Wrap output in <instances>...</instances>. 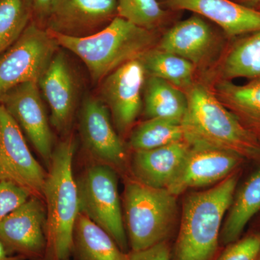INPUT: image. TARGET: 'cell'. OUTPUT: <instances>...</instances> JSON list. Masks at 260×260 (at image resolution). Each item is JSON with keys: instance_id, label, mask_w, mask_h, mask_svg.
<instances>
[{"instance_id": "obj_1", "label": "cell", "mask_w": 260, "mask_h": 260, "mask_svg": "<svg viewBox=\"0 0 260 260\" xmlns=\"http://www.w3.org/2000/svg\"><path fill=\"white\" fill-rule=\"evenodd\" d=\"M184 92L188 107L182 126L184 140L190 146L220 149L244 160H260L258 137L218 100L211 89L194 83Z\"/></svg>"}, {"instance_id": "obj_2", "label": "cell", "mask_w": 260, "mask_h": 260, "mask_svg": "<svg viewBox=\"0 0 260 260\" xmlns=\"http://www.w3.org/2000/svg\"><path fill=\"white\" fill-rule=\"evenodd\" d=\"M73 135L53 151L43 198L47 212L46 251L42 260H69L73 254V233L80 213L78 184L73 175L75 151Z\"/></svg>"}, {"instance_id": "obj_3", "label": "cell", "mask_w": 260, "mask_h": 260, "mask_svg": "<svg viewBox=\"0 0 260 260\" xmlns=\"http://www.w3.org/2000/svg\"><path fill=\"white\" fill-rule=\"evenodd\" d=\"M237 171L208 190L190 193L182 205L172 260H215L225 213L234 199Z\"/></svg>"}, {"instance_id": "obj_4", "label": "cell", "mask_w": 260, "mask_h": 260, "mask_svg": "<svg viewBox=\"0 0 260 260\" xmlns=\"http://www.w3.org/2000/svg\"><path fill=\"white\" fill-rule=\"evenodd\" d=\"M49 32L59 47L83 61L94 83L102 82L127 61L138 59L158 43L155 31L140 28L119 16L88 37H68Z\"/></svg>"}, {"instance_id": "obj_5", "label": "cell", "mask_w": 260, "mask_h": 260, "mask_svg": "<svg viewBox=\"0 0 260 260\" xmlns=\"http://www.w3.org/2000/svg\"><path fill=\"white\" fill-rule=\"evenodd\" d=\"M176 195L139 181H126L124 194V225L131 251L167 242L177 220Z\"/></svg>"}, {"instance_id": "obj_6", "label": "cell", "mask_w": 260, "mask_h": 260, "mask_svg": "<svg viewBox=\"0 0 260 260\" xmlns=\"http://www.w3.org/2000/svg\"><path fill=\"white\" fill-rule=\"evenodd\" d=\"M80 212L104 229L128 253L129 242L121 210L118 178L114 168L91 166L77 181Z\"/></svg>"}, {"instance_id": "obj_7", "label": "cell", "mask_w": 260, "mask_h": 260, "mask_svg": "<svg viewBox=\"0 0 260 260\" xmlns=\"http://www.w3.org/2000/svg\"><path fill=\"white\" fill-rule=\"evenodd\" d=\"M59 48L49 30L32 19L18 40L0 56V97L21 84L38 83Z\"/></svg>"}, {"instance_id": "obj_8", "label": "cell", "mask_w": 260, "mask_h": 260, "mask_svg": "<svg viewBox=\"0 0 260 260\" xmlns=\"http://www.w3.org/2000/svg\"><path fill=\"white\" fill-rule=\"evenodd\" d=\"M47 173L28 148L18 123L0 104V181H9L43 198Z\"/></svg>"}, {"instance_id": "obj_9", "label": "cell", "mask_w": 260, "mask_h": 260, "mask_svg": "<svg viewBox=\"0 0 260 260\" xmlns=\"http://www.w3.org/2000/svg\"><path fill=\"white\" fill-rule=\"evenodd\" d=\"M146 76L138 58L121 65L102 81L101 99L119 134L125 135L131 129L141 112Z\"/></svg>"}, {"instance_id": "obj_10", "label": "cell", "mask_w": 260, "mask_h": 260, "mask_svg": "<svg viewBox=\"0 0 260 260\" xmlns=\"http://www.w3.org/2000/svg\"><path fill=\"white\" fill-rule=\"evenodd\" d=\"M111 118L102 99L92 95L85 98L80 111V137L84 148L100 164L124 170L127 160L126 149Z\"/></svg>"}, {"instance_id": "obj_11", "label": "cell", "mask_w": 260, "mask_h": 260, "mask_svg": "<svg viewBox=\"0 0 260 260\" xmlns=\"http://www.w3.org/2000/svg\"><path fill=\"white\" fill-rule=\"evenodd\" d=\"M46 223L44 200L31 196L0 223V242L11 254L42 260L47 244Z\"/></svg>"}, {"instance_id": "obj_12", "label": "cell", "mask_w": 260, "mask_h": 260, "mask_svg": "<svg viewBox=\"0 0 260 260\" xmlns=\"http://www.w3.org/2000/svg\"><path fill=\"white\" fill-rule=\"evenodd\" d=\"M39 90L37 83L21 84L0 97V104L18 123L49 167L54 149V138Z\"/></svg>"}, {"instance_id": "obj_13", "label": "cell", "mask_w": 260, "mask_h": 260, "mask_svg": "<svg viewBox=\"0 0 260 260\" xmlns=\"http://www.w3.org/2000/svg\"><path fill=\"white\" fill-rule=\"evenodd\" d=\"M116 16L117 0H55L45 28L68 37H88Z\"/></svg>"}, {"instance_id": "obj_14", "label": "cell", "mask_w": 260, "mask_h": 260, "mask_svg": "<svg viewBox=\"0 0 260 260\" xmlns=\"http://www.w3.org/2000/svg\"><path fill=\"white\" fill-rule=\"evenodd\" d=\"M244 160L232 152L190 146L177 177L167 189L178 196L189 189L218 184L237 172Z\"/></svg>"}, {"instance_id": "obj_15", "label": "cell", "mask_w": 260, "mask_h": 260, "mask_svg": "<svg viewBox=\"0 0 260 260\" xmlns=\"http://www.w3.org/2000/svg\"><path fill=\"white\" fill-rule=\"evenodd\" d=\"M50 108V122L59 133H68L73 123L78 85L64 53L58 51L38 82Z\"/></svg>"}, {"instance_id": "obj_16", "label": "cell", "mask_w": 260, "mask_h": 260, "mask_svg": "<svg viewBox=\"0 0 260 260\" xmlns=\"http://www.w3.org/2000/svg\"><path fill=\"white\" fill-rule=\"evenodd\" d=\"M218 42L209 24L195 15L169 29L155 47L184 58L197 68L212 59L218 49Z\"/></svg>"}, {"instance_id": "obj_17", "label": "cell", "mask_w": 260, "mask_h": 260, "mask_svg": "<svg viewBox=\"0 0 260 260\" xmlns=\"http://www.w3.org/2000/svg\"><path fill=\"white\" fill-rule=\"evenodd\" d=\"M172 10H189L209 19L231 37L260 30V12L233 0H159Z\"/></svg>"}, {"instance_id": "obj_18", "label": "cell", "mask_w": 260, "mask_h": 260, "mask_svg": "<svg viewBox=\"0 0 260 260\" xmlns=\"http://www.w3.org/2000/svg\"><path fill=\"white\" fill-rule=\"evenodd\" d=\"M189 148V143L182 140L158 148L134 151L130 169L135 180L150 187L167 189L177 177Z\"/></svg>"}, {"instance_id": "obj_19", "label": "cell", "mask_w": 260, "mask_h": 260, "mask_svg": "<svg viewBox=\"0 0 260 260\" xmlns=\"http://www.w3.org/2000/svg\"><path fill=\"white\" fill-rule=\"evenodd\" d=\"M73 254L77 260H129L104 229L80 213L73 233Z\"/></svg>"}, {"instance_id": "obj_20", "label": "cell", "mask_w": 260, "mask_h": 260, "mask_svg": "<svg viewBox=\"0 0 260 260\" xmlns=\"http://www.w3.org/2000/svg\"><path fill=\"white\" fill-rule=\"evenodd\" d=\"M212 90L247 129L254 135L260 134V80L244 85L220 80Z\"/></svg>"}, {"instance_id": "obj_21", "label": "cell", "mask_w": 260, "mask_h": 260, "mask_svg": "<svg viewBox=\"0 0 260 260\" xmlns=\"http://www.w3.org/2000/svg\"><path fill=\"white\" fill-rule=\"evenodd\" d=\"M260 210V167L241 186L229 208L220 240L229 245L240 239L244 229Z\"/></svg>"}, {"instance_id": "obj_22", "label": "cell", "mask_w": 260, "mask_h": 260, "mask_svg": "<svg viewBox=\"0 0 260 260\" xmlns=\"http://www.w3.org/2000/svg\"><path fill=\"white\" fill-rule=\"evenodd\" d=\"M143 92L145 112L148 119L160 118L182 122L188 107L184 90L160 78L147 76Z\"/></svg>"}, {"instance_id": "obj_23", "label": "cell", "mask_w": 260, "mask_h": 260, "mask_svg": "<svg viewBox=\"0 0 260 260\" xmlns=\"http://www.w3.org/2000/svg\"><path fill=\"white\" fill-rule=\"evenodd\" d=\"M139 59L147 76L160 78L182 90H187L194 83L196 67L177 54L155 47L147 51Z\"/></svg>"}, {"instance_id": "obj_24", "label": "cell", "mask_w": 260, "mask_h": 260, "mask_svg": "<svg viewBox=\"0 0 260 260\" xmlns=\"http://www.w3.org/2000/svg\"><path fill=\"white\" fill-rule=\"evenodd\" d=\"M222 80L246 78L260 80V30L238 43L220 67Z\"/></svg>"}, {"instance_id": "obj_25", "label": "cell", "mask_w": 260, "mask_h": 260, "mask_svg": "<svg viewBox=\"0 0 260 260\" xmlns=\"http://www.w3.org/2000/svg\"><path fill=\"white\" fill-rule=\"evenodd\" d=\"M184 140L182 122L153 118L140 124L130 135L129 146L134 151L160 148Z\"/></svg>"}, {"instance_id": "obj_26", "label": "cell", "mask_w": 260, "mask_h": 260, "mask_svg": "<svg viewBox=\"0 0 260 260\" xmlns=\"http://www.w3.org/2000/svg\"><path fill=\"white\" fill-rule=\"evenodd\" d=\"M32 19V0H0V56L18 40Z\"/></svg>"}, {"instance_id": "obj_27", "label": "cell", "mask_w": 260, "mask_h": 260, "mask_svg": "<svg viewBox=\"0 0 260 260\" xmlns=\"http://www.w3.org/2000/svg\"><path fill=\"white\" fill-rule=\"evenodd\" d=\"M118 16L140 28L155 31L167 20L158 0H117Z\"/></svg>"}, {"instance_id": "obj_28", "label": "cell", "mask_w": 260, "mask_h": 260, "mask_svg": "<svg viewBox=\"0 0 260 260\" xmlns=\"http://www.w3.org/2000/svg\"><path fill=\"white\" fill-rule=\"evenodd\" d=\"M260 252V234L254 233L226 246L215 260H257Z\"/></svg>"}, {"instance_id": "obj_29", "label": "cell", "mask_w": 260, "mask_h": 260, "mask_svg": "<svg viewBox=\"0 0 260 260\" xmlns=\"http://www.w3.org/2000/svg\"><path fill=\"white\" fill-rule=\"evenodd\" d=\"M31 197L28 191L9 181H0V223Z\"/></svg>"}, {"instance_id": "obj_30", "label": "cell", "mask_w": 260, "mask_h": 260, "mask_svg": "<svg viewBox=\"0 0 260 260\" xmlns=\"http://www.w3.org/2000/svg\"><path fill=\"white\" fill-rule=\"evenodd\" d=\"M129 260H172V251L167 241L143 250L130 251Z\"/></svg>"}, {"instance_id": "obj_31", "label": "cell", "mask_w": 260, "mask_h": 260, "mask_svg": "<svg viewBox=\"0 0 260 260\" xmlns=\"http://www.w3.org/2000/svg\"><path fill=\"white\" fill-rule=\"evenodd\" d=\"M54 1L55 0H32L34 20L44 28Z\"/></svg>"}, {"instance_id": "obj_32", "label": "cell", "mask_w": 260, "mask_h": 260, "mask_svg": "<svg viewBox=\"0 0 260 260\" xmlns=\"http://www.w3.org/2000/svg\"><path fill=\"white\" fill-rule=\"evenodd\" d=\"M0 260H29L23 256L10 253L4 245L0 242Z\"/></svg>"}, {"instance_id": "obj_33", "label": "cell", "mask_w": 260, "mask_h": 260, "mask_svg": "<svg viewBox=\"0 0 260 260\" xmlns=\"http://www.w3.org/2000/svg\"><path fill=\"white\" fill-rule=\"evenodd\" d=\"M234 2H246V3H249V2H251V3H254V0H233Z\"/></svg>"}, {"instance_id": "obj_34", "label": "cell", "mask_w": 260, "mask_h": 260, "mask_svg": "<svg viewBox=\"0 0 260 260\" xmlns=\"http://www.w3.org/2000/svg\"><path fill=\"white\" fill-rule=\"evenodd\" d=\"M254 3H259V4H260V0H254Z\"/></svg>"}, {"instance_id": "obj_35", "label": "cell", "mask_w": 260, "mask_h": 260, "mask_svg": "<svg viewBox=\"0 0 260 260\" xmlns=\"http://www.w3.org/2000/svg\"><path fill=\"white\" fill-rule=\"evenodd\" d=\"M257 260H260V252H259V257H258V259Z\"/></svg>"}]
</instances>
